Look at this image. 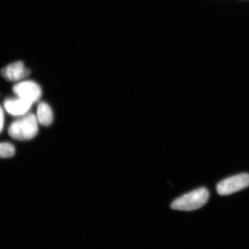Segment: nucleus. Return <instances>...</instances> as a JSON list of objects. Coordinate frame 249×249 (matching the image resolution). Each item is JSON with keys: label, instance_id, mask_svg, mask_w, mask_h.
Returning a JSON list of instances; mask_svg holds the SVG:
<instances>
[{"label": "nucleus", "instance_id": "1", "mask_svg": "<svg viewBox=\"0 0 249 249\" xmlns=\"http://www.w3.org/2000/svg\"><path fill=\"white\" fill-rule=\"evenodd\" d=\"M38 132V121L34 114H29L14 121L10 125V137L16 140L27 141L34 139Z\"/></svg>", "mask_w": 249, "mask_h": 249}, {"label": "nucleus", "instance_id": "2", "mask_svg": "<svg viewBox=\"0 0 249 249\" xmlns=\"http://www.w3.org/2000/svg\"><path fill=\"white\" fill-rule=\"evenodd\" d=\"M209 198V192L206 188H198L175 199L171 208L178 211H195L204 206Z\"/></svg>", "mask_w": 249, "mask_h": 249}, {"label": "nucleus", "instance_id": "3", "mask_svg": "<svg viewBox=\"0 0 249 249\" xmlns=\"http://www.w3.org/2000/svg\"><path fill=\"white\" fill-rule=\"evenodd\" d=\"M249 186V175L240 174L231 177L218 183L217 193L220 196H228L236 192L242 191Z\"/></svg>", "mask_w": 249, "mask_h": 249}, {"label": "nucleus", "instance_id": "4", "mask_svg": "<svg viewBox=\"0 0 249 249\" xmlns=\"http://www.w3.org/2000/svg\"><path fill=\"white\" fill-rule=\"evenodd\" d=\"M14 91L18 97L34 104L40 99L42 90L35 82L27 80L20 82L14 87Z\"/></svg>", "mask_w": 249, "mask_h": 249}, {"label": "nucleus", "instance_id": "5", "mask_svg": "<svg viewBox=\"0 0 249 249\" xmlns=\"http://www.w3.org/2000/svg\"><path fill=\"white\" fill-rule=\"evenodd\" d=\"M1 74L8 81L17 82L29 76L30 71L25 68L23 62H16L2 69Z\"/></svg>", "mask_w": 249, "mask_h": 249}, {"label": "nucleus", "instance_id": "6", "mask_svg": "<svg viewBox=\"0 0 249 249\" xmlns=\"http://www.w3.org/2000/svg\"><path fill=\"white\" fill-rule=\"evenodd\" d=\"M31 103L18 97L9 98L4 102V107L9 114L14 116H22L30 109Z\"/></svg>", "mask_w": 249, "mask_h": 249}, {"label": "nucleus", "instance_id": "7", "mask_svg": "<svg viewBox=\"0 0 249 249\" xmlns=\"http://www.w3.org/2000/svg\"><path fill=\"white\" fill-rule=\"evenodd\" d=\"M37 121L42 125L49 126L53 122V115L52 108L47 103L40 102L37 106Z\"/></svg>", "mask_w": 249, "mask_h": 249}, {"label": "nucleus", "instance_id": "8", "mask_svg": "<svg viewBox=\"0 0 249 249\" xmlns=\"http://www.w3.org/2000/svg\"><path fill=\"white\" fill-rule=\"evenodd\" d=\"M16 150L12 144L9 142H0V158H9L14 157Z\"/></svg>", "mask_w": 249, "mask_h": 249}, {"label": "nucleus", "instance_id": "9", "mask_svg": "<svg viewBox=\"0 0 249 249\" xmlns=\"http://www.w3.org/2000/svg\"><path fill=\"white\" fill-rule=\"evenodd\" d=\"M4 111H3L2 108L0 106V133L2 131L3 127H4Z\"/></svg>", "mask_w": 249, "mask_h": 249}]
</instances>
